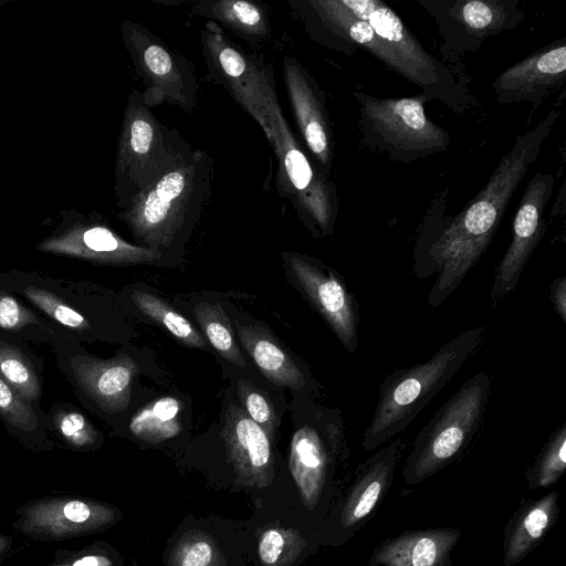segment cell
Instances as JSON below:
<instances>
[{
	"label": "cell",
	"mask_w": 566,
	"mask_h": 566,
	"mask_svg": "<svg viewBox=\"0 0 566 566\" xmlns=\"http://www.w3.org/2000/svg\"><path fill=\"white\" fill-rule=\"evenodd\" d=\"M0 334L21 342L70 343L64 331L0 284Z\"/></svg>",
	"instance_id": "cell-25"
},
{
	"label": "cell",
	"mask_w": 566,
	"mask_h": 566,
	"mask_svg": "<svg viewBox=\"0 0 566 566\" xmlns=\"http://www.w3.org/2000/svg\"><path fill=\"white\" fill-rule=\"evenodd\" d=\"M298 286L324 318L339 343L354 353L359 342V304L345 279L318 260L298 253H284Z\"/></svg>",
	"instance_id": "cell-14"
},
{
	"label": "cell",
	"mask_w": 566,
	"mask_h": 566,
	"mask_svg": "<svg viewBox=\"0 0 566 566\" xmlns=\"http://www.w3.org/2000/svg\"><path fill=\"white\" fill-rule=\"evenodd\" d=\"M559 492L552 490L534 500H523L503 528L504 566H515L539 546L557 523Z\"/></svg>",
	"instance_id": "cell-20"
},
{
	"label": "cell",
	"mask_w": 566,
	"mask_h": 566,
	"mask_svg": "<svg viewBox=\"0 0 566 566\" xmlns=\"http://www.w3.org/2000/svg\"><path fill=\"white\" fill-rule=\"evenodd\" d=\"M361 143L389 160L409 164L446 151L450 133L430 119L422 93L411 97H377L355 90Z\"/></svg>",
	"instance_id": "cell-6"
},
{
	"label": "cell",
	"mask_w": 566,
	"mask_h": 566,
	"mask_svg": "<svg viewBox=\"0 0 566 566\" xmlns=\"http://www.w3.org/2000/svg\"><path fill=\"white\" fill-rule=\"evenodd\" d=\"M312 39L350 55L364 49L460 115L471 96L454 73L419 42L400 17L381 0L289 1Z\"/></svg>",
	"instance_id": "cell-2"
},
{
	"label": "cell",
	"mask_w": 566,
	"mask_h": 566,
	"mask_svg": "<svg viewBox=\"0 0 566 566\" xmlns=\"http://www.w3.org/2000/svg\"><path fill=\"white\" fill-rule=\"evenodd\" d=\"M180 401L174 397L156 399L138 412L129 422V431L139 440L159 443L177 436L181 431L178 421Z\"/></svg>",
	"instance_id": "cell-26"
},
{
	"label": "cell",
	"mask_w": 566,
	"mask_h": 566,
	"mask_svg": "<svg viewBox=\"0 0 566 566\" xmlns=\"http://www.w3.org/2000/svg\"><path fill=\"white\" fill-rule=\"evenodd\" d=\"M62 514L70 523L80 525L91 520L93 511L84 502L70 501L63 506Z\"/></svg>",
	"instance_id": "cell-37"
},
{
	"label": "cell",
	"mask_w": 566,
	"mask_h": 566,
	"mask_svg": "<svg viewBox=\"0 0 566 566\" xmlns=\"http://www.w3.org/2000/svg\"><path fill=\"white\" fill-rule=\"evenodd\" d=\"M0 417L4 423L19 432H36L45 424V415H41L35 406L22 398L0 376Z\"/></svg>",
	"instance_id": "cell-31"
},
{
	"label": "cell",
	"mask_w": 566,
	"mask_h": 566,
	"mask_svg": "<svg viewBox=\"0 0 566 566\" xmlns=\"http://www.w3.org/2000/svg\"><path fill=\"white\" fill-rule=\"evenodd\" d=\"M221 436L239 474L256 482L270 478L273 468L270 439L242 408L233 403L228 407Z\"/></svg>",
	"instance_id": "cell-21"
},
{
	"label": "cell",
	"mask_w": 566,
	"mask_h": 566,
	"mask_svg": "<svg viewBox=\"0 0 566 566\" xmlns=\"http://www.w3.org/2000/svg\"><path fill=\"white\" fill-rule=\"evenodd\" d=\"M213 558L211 545L206 541H195L186 545L180 553L178 566H210Z\"/></svg>",
	"instance_id": "cell-35"
},
{
	"label": "cell",
	"mask_w": 566,
	"mask_h": 566,
	"mask_svg": "<svg viewBox=\"0 0 566 566\" xmlns=\"http://www.w3.org/2000/svg\"><path fill=\"white\" fill-rule=\"evenodd\" d=\"M549 301L557 316L566 323V277L559 276L549 285Z\"/></svg>",
	"instance_id": "cell-36"
},
{
	"label": "cell",
	"mask_w": 566,
	"mask_h": 566,
	"mask_svg": "<svg viewBox=\"0 0 566 566\" xmlns=\"http://www.w3.org/2000/svg\"><path fill=\"white\" fill-rule=\"evenodd\" d=\"M566 470V423L547 438L533 462L524 471L530 490L537 491L555 484Z\"/></svg>",
	"instance_id": "cell-27"
},
{
	"label": "cell",
	"mask_w": 566,
	"mask_h": 566,
	"mask_svg": "<svg viewBox=\"0 0 566 566\" xmlns=\"http://www.w3.org/2000/svg\"><path fill=\"white\" fill-rule=\"evenodd\" d=\"M235 327L245 352L269 381L298 391L306 389L304 373L264 327L239 322Z\"/></svg>",
	"instance_id": "cell-23"
},
{
	"label": "cell",
	"mask_w": 566,
	"mask_h": 566,
	"mask_svg": "<svg viewBox=\"0 0 566 566\" xmlns=\"http://www.w3.org/2000/svg\"><path fill=\"white\" fill-rule=\"evenodd\" d=\"M195 317L213 348L239 367L247 363L234 339L231 322L219 304L201 302L193 307Z\"/></svg>",
	"instance_id": "cell-29"
},
{
	"label": "cell",
	"mask_w": 566,
	"mask_h": 566,
	"mask_svg": "<svg viewBox=\"0 0 566 566\" xmlns=\"http://www.w3.org/2000/svg\"><path fill=\"white\" fill-rule=\"evenodd\" d=\"M61 370L71 384L102 411L118 413L127 409L133 379L139 371L136 360L118 354L102 359L83 353L74 342L54 346Z\"/></svg>",
	"instance_id": "cell-16"
},
{
	"label": "cell",
	"mask_w": 566,
	"mask_h": 566,
	"mask_svg": "<svg viewBox=\"0 0 566 566\" xmlns=\"http://www.w3.org/2000/svg\"><path fill=\"white\" fill-rule=\"evenodd\" d=\"M566 83V39L534 51L502 71L492 82L496 103L541 104Z\"/></svg>",
	"instance_id": "cell-18"
},
{
	"label": "cell",
	"mask_w": 566,
	"mask_h": 566,
	"mask_svg": "<svg viewBox=\"0 0 566 566\" xmlns=\"http://www.w3.org/2000/svg\"><path fill=\"white\" fill-rule=\"evenodd\" d=\"M349 449L340 417L331 418L324 431L305 423L293 434L290 469L304 504L311 510L331 505L336 491V465L347 467Z\"/></svg>",
	"instance_id": "cell-13"
},
{
	"label": "cell",
	"mask_w": 566,
	"mask_h": 566,
	"mask_svg": "<svg viewBox=\"0 0 566 566\" xmlns=\"http://www.w3.org/2000/svg\"><path fill=\"white\" fill-rule=\"evenodd\" d=\"M408 441L396 438L360 462L332 499L322 539L339 546L354 537L378 512L392 488Z\"/></svg>",
	"instance_id": "cell-10"
},
{
	"label": "cell",
	"mask_w": 566,
	"mask_h": 566,
	"mask_svg": "<svg viewBox=\"0 0 566 566\" xmlns=\"http://www.w3.org/2000/svg\"><path fill=\"white\" fill-rule=\"evenodd\" d=\"M556 177L536 171L523 192L512 224V240L503 254L490 292L492 306L497 305L517 285L524 269L546 232L545 209Z\"/></svg>",
	"instance_id": "cell-15"
},
{
	"label": "cell",
	"mask_w": 566,
	"mask_h": 566,
	"mask_svg": "<svg viewBox=\"0 0 566 566\" xmlns=\"http://www.w3.org/2000/svg\"><path fill=\"white\" fill-rule=\"evenodd\" d=\"M45 424H53L60 436L74 447H90L98 432L88 419L74 407L56 403L45 415Z\"/></svg>",
	"instance_id": "cell-32"
},
{
	"label": "cell",
	"mask_w": 566,
	"mask_h": 566,
	"mask_svg": "<svg viewBox=\"0 0 566 566\" xmlns=\"http://www.w3.org/2000/svg\"><path fill=\"white\" fill-rule=\"evenodd\" d=\"M130 298L145 316L161 324L179 342L191 347L206 348L203 335L165 300L142 290H134Z\"/></svg>",
	"instance_id": "cell-28"
},
{
	"label": "cell",
	"mask_w": 566,
	"mask_h": 566,
	"mask_svg": "<svg viewBox=\"0 0 566 566\" xmlns=\"http://www.w3.org/2000/svg\"><path fill=\"white\" fill-rule=\"evenodd\" d=\"M123 38L150 107L163 103L191 114L199 99V83L191 61L171 49L144 24L125 20Z\"/></svg>",
	"instance_id": "cell-11"
},
{
	"label": "cell",
	"mask_w": 566,
	"mask_h": 566,
	"mask_svg": "<svg viewBox=\"0 0 566 566\" xmlns=\"http://www.w3.org/2000/svg\"><path fill=\"white\" fill-rule=\"evenodd\" d=\"M434 21L447 59L476 53L486 39L525 18L520 0H417Z\"/></svg>",
	"instance_id": "cell-12"
},
{
	"label": "cell",
	"mask_w": 566,
	"mask_h": 566,
	"mask_svg": "<svg viewBox=\"0 0 566 566\" xmlns=\"http://www.w3.org/2000/svg\"><path fill=\"white\" fill-rule=\"evenodd\" d=\"M0 376L30 403L38 402L41 384L33 361L15 345L0 338Z\"/></svg>",
	"instance_id": "cell-30"
},
{
	"label": "cell",
	"mask_w": 566,
	"mask_h": 566,
	"mask_svg": "<svg viewBox=\"0 0 566 566\" xmlns=\"http://www.w3.org/2000/svg\"><path fill=\"white\" fill-rule=\"evenodd\" d=\"M282 70L291 109L301 137L317 168L331 178L334 137L324 92L295 57L285 55Z\"/></svg>",
	"instance_id": "cell-17"
},
{
	"label": "cell",
	"mask_w": 566,
	"mask_h": 566,
	"mask_svg": "<svg viewBox=\"0 0 566 566\" xmlns=\"http://www.w3.org/2000/svg\"><path fill=\"white\" fill-rule=\"evenodd\" d=\"M559 109L553 107L535 126L516 136L484 187L454 216H446L448 188L431 202L415 244V273H437L427 302L439 306L459 286L490 247L507 206L553 132Z\"/></svg>",
	"instance_id": "cell-1"
},
{
	"label": "cell",
	"mask_w": 566,
	"mask_h": 566,
	"mask_svg": "<svg viewBox=\"0 0 566 566\" xmlns=\"http://www.w3.org/2000/svg\"><path fill=\"white\" fill-rule=\"evenodd\" d=\"M290 547L284 532L274 528L264 532L259 543V556L263 566H277Z\"/></svg>",
	"instance_id": "cell-34"
},
{
	"label": "cell",
	"mask_w": 566,
	"mask_h": 566,
	"mask_svg": "<svg viewBox=\"0 0 566 566\" xmlns=\"http://www.w3.org/2000/svg\"><path fill=\"white\" fill-rule=\"evenodd\" d=\"M109 562L101 556H85L76 560L73 566H107Z\"/></svg>",
	"instance_id": "cell-38"
},
{
	"label": "cell",
	"mask_w": 566,
	"mask_h": 566,
	"mask_svg": "<svg viewBox=\"0 0 566 566\" xmlns=\"http://www.w3.org/2000/svg\"><path fill=\"white\" fill-rule=\"evenodd\" d=\"M238 396L245 413L258 424L268 437H273L279 424V417L272 402L247 379H240L237 386Z\"/></svg>",
	"instance_id": "cell-33"
},
{
	"label": "cell",
	"mask_w": 566,
	"mask_h": 566,
	"mask_svg": "<svg viewBox=\"0 0 566 566\" xmlns=\"http://www.w3.org/2000/svg\"><path fill=\"white\" fill-rule=\"evenodd\" d=\"M43 250L105 264H155L163 254L123 240L105 227L88 228L75 237L50 241Z\"/></svg>",
	"instance_id": "cell-22"
},
{
	"label": "cell",
	"mask_w": 566,
	"mask_h": 566,
	"mask_svg": "<svg viewBox=\"0 0 566 566\" xmlns=\"http://www.w3.org/2000/svg\"><path fill=\"white\" fill-rule=\"evenodd\" d=\"M195 149L181 133L161 123L142 92L128 98L119 140L117 195L126 208L145 189L185 163Z\"/></svg>",
	"instance_id": "cell-7"
},
{
	"label": "cell",
	"mask_w": 566,
	"mask_h": 566,
	"mask_svg": "<svg viewBox=\"0 0 566 566\" xmlns=\"http://www.w3.org/2000/svg\"><path fill=\"white\" fill-rule=\"evenodd\" d=\"M486 332L485 326L467 329L449 339L427 361L388 374L379 385L375 411L363 434V452L374 451L406 430L479 350Z\"/></svg>",
	"instance_id": "cell-3"
},
{
	"label": "cell",
	"mask_w": 566,
	"mask_h": 566,
	"mask_svg": "<svg viewBox=\"0 0 566 566\" xmlns=\"http://www.w3.org/2000/svg\"><path fill=\"white\" fill-rule=\"evenodd\" d=\"M191 12L251 42L264 41L272 33L266 10L252 1L202 0L192 4Z\"/></svg>",
	"instance_id": "cell-24"
},
{
	"label": "cell",
	"mask_w": 566,
	"mask_h": 566,
	"mask_svg": "<svg viewBox=\"0 0 566 566\" xmlns=\"http://www.w3.org/2000/svg\"><path fill=\"white\" fill-rule=\"evenodd\" d=\"M492 379L484 369L467 379L415 437L401 476L417 485L459 461L483 427Z\"/></svg>",
	"instance_id": "cell-5"
},
{
	"label": "cell",
	"mask_w": 566,
	"mask_h": 566,
	"mask_svg": "<svg viewBox=\"0 0 566 566\" xmlns=\"http://www.w3.org/2000/svg\"><path fill=\"white\" fill-rule=\"evenodd\" d=\"M212 179V157L195 149L189 159L135 197L120 218L138 245L163 254L199 220L210 198Z\"/></svg>",
	"instance_id": "cell-4"
},
{
	"label": "cell",
	"mask_w": 566,
	"mask_h": 566,
	"mask_svg": "<svg viewBox=\"0 0 566 566\" xmlns=\"http://www.w3.org/2000/svg\"><path fill=\"white\" fill-rule=\"evenodd\" d=\"M269 142L277 158L276 185L281 197L291 202L314 237L332 235L338 214L336 185L302 148L280 105L274 112Z\"/></svg>",
	"instance_id": "cell-8"
},
{
	"label": "cell",
	"mask_w": 566,
	"mask_h": 566,
	"mask_svg": "<svg viewBox=\"0 0 566 566\" xmlns=\"http://www.w3.org/2000/svg\"><path fill=\"white\" fill-rule=\"evenodd\" d=\"M200 42L207 80L221 85L259 124L269 140L274 112L280 105L272 65L233 43L212 21L203 24Z\"/></svg>",
	"instance_id": "cell-9"
},
{
	"label": "cell",
	"mask_w": 566,
	"mask_h": 566,
	"mask_svg": "<svg viewBox=\"0 0 566 566\" xmlns=\"http://www.w3.org/2000/svg\"><path fill=\"white\" fill-rule=\"evenodd\" d=\"M461 534L458 527L406 530L377 545L369 566H452Z\"/></svg>",
	"instance_id": "cell-19"
}]
</instances>
